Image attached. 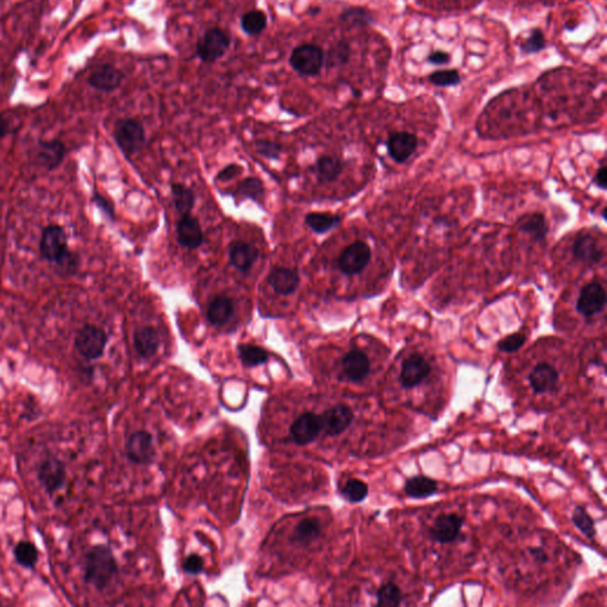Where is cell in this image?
<instances>
[{
    "label": "cell",
    "mask_w": 607,
    "mask_h": 607,
    "mask_svg": "<svg viewBox=\"0 0 607 607\" xmlns=\"http://www.w3.org/2000/svg\"><path fill=\"white\" fill-rule=\"evenodd\" d=\"M56 265L61 268V271L64 272L67 275H71L77 272V268H79V265H80V258L77 255V253L71 252V250H68V252L64 254V255L61 258V259L56 262Z\"/></svg>",
    "instance_id": "cell-45"
},
{
    "label": "cell",
    "mask_w": 607,
    "mask_h": 607,
    "mask_svg": "<svg viewBox=\"0 0 607 607\" xmlns=\"http://www.w3.org/2000/svg\"><path fill=\"white\" fill-rule=\"evenodd\" d=\"M340 216L331 215L329 212H310L305 216V224L316 234H325L340 224Z\"/></svg>",
    "instance_id": "cell-28"
},
{
    "label": "cell",
    "mask_w": 607,
    "mask_h": 607,
    "mask_svg": "<svg viewBox=\"0 0 607 607\" xmlns=\"http://www.w3.org/2000/svg\"><path fill=\"white\" fill-rule=\"evenodd\" d=\"M572 521H573L575 527L578 528L579 531H582L586 538H594L596 533V524L585 509L582 508V507H577L573 511V515H572Z\"/></svg>",
    "instance_id": "cell-38"
},
{
    "label": "cell",
    "mask_w": 607,
    "mask_h": 607,
    "mask_svg": "<svg viewBox=\"0 0 607 607\" xmlns=\"http://www.w3.org/2000/svg\"><path fill=\"white\" fill-rule=\"evenodd\" d=\"M427 61L432 63V64H436V66H443V64H447V63L450 62L451 56L447 52L438 50V52H433L432 54H429Z\"/></svg>",
    "instance_id": "cell-49"
},
{
    "label": "cell",
    "mask_w": 607,
    "mask_h": 607,
    "mask_svg": "<svg viewBox=\"0 0 607 607\" xmlns=\"http://www.w3.org/2000/svg\"><path fill=\"white\" fill-rule=\"evenodd\" d=\"M529 554L536 562L541 563V565H545L549 561L548 554L541 547H533V548L529 549Z\"/></svg>",
    "instance_id": "cell-50"
},
{
    "label": "cell",
    "mask_w": 607,
    "mask_h": 607,
    "mask_svg": "<svg viewBox=\"0 0 607 607\" xmlns=\"http://www.w3.org/2000/svg\"><path fill=\"white\" fill-rule=\"evenodd\" d=\"M93 202H94V204H96V207H98V208L105 214V215L110 217V220H114V217H115V214H114V207L113 204L107 200V198L103 197V196H101L100 194H94Z\"/></svg>",
    "instance_id": "cell-48"
},
{
    "label": "cell",
    "mask_w": 607,
    "mask_h": 607,
    "mask_svg": "<svg viewBox=\"0 0 607 607\" xmlns=\"http://www.w3.org/2000/svg\"><path fill=\"white\" fill-rule=\"evenodd\" d=\"M114 139L125 156H133L146 146V132L137 119H121L115 124Z\"/></svg>",
    "instance_id": "cell-2"
},
{
    "label": "cell",
    "mask_w": 607,
    "mask_h": 607,
    "mask_svg": "<svg viewBox=\"0 0 607 607\" xmlns=\"http://www.w3.org/2000/svg\"><path fill=\"white\" fill-rule=\"evenodd\" d=\"M431 374V366L421 354H413L403 363L400 381L405 388L420 386Z\"/></svg>",
    "instance_id": "cell-12"
},
{
    "label": "cell",
    "mask_w": 607,
    "mask_h": 607,
    "mask_svg": "<svg viewBox=\"0 0 607 607\" xmlns=\"http://www.w3.org/2000/svg\"><path fill=\"white\" fill-rule=\"evenodd\" d=\"M235 194L241 198L242 201L252 200L256 203H261L265 197L264 183L256 177H249L238 184Z\"/></svg>",
    "instance_id": "cell-32"
},
{
    "label": "cell",
    "mask_w": 607,
    "mask_h": 607,
    "mask_svg": "<svg viewBox=\"0 0 607 607\" xmlns=\"http://www.w3.org/2000/svg\"><path fill=\"white\" fill-rule=\"evenodd\" d=\"M371 249L364 241H356L344 249L338 258V268L345 275L359 274L369 264Z\"/></svg>",
    "instance_id": "cell-6"
},
{
    "label": "cell",
    "mask_w": 607,
    "mask_h": 607,
    "mask_svg": "<svg viewBox=\"0 0 607 607\" xmlns=\"http://www.w3.org/2000/svg\"><path fill=\"white\" fill-rule=\"evenodd\" d=\"M13 555H15L16 561L18 565H21L22 567L31 570L36 566L38 557H40V553H38L36 545L31 542L21 541L16 545L15 549H13Z\"/></svg>",
    "instance_id": "cell-35"
},
{
    "label": "cell",
    "mask_w": 607,
    "mask_h": 607,
    "mask_svg": "<svg viewBox=\"0 0 607 607\" xmlns=\"http://www.w3.org/2000/svg\"><path fill=\"white\" fill-rule=\"evenodd\" d=\"M340 19L352 26H366L373 23V16L366 8H349L340 15Z\"/></svg>",
    "instance_id": "cell-40"
},
{
    "label": "cell",
    "mask_w": 607,
    "mask_h": 607,
    "mask_svg": "<svg viewBox=\"0 0 607 607\" xmlns=\"http://www.w3.org/2000/svg\"><path fill=\"white\" fill-rule=\"evenodd\" d=\"M134 348L140 357L151 359L159 348V335L154 326H143L136 330L133 336Z\"/></svg>",
    "instance_id": "cell-24"
},
{
    "label": "cell",
    "mask_w": 607,
    "mask_h": 607,
    "mask_svg": "<svg viewBox=\"0 0 607 607\" xmlns=\"http://www.w3.org/2000/svg\"><path fill=\"white\" fill-rule=\"evenodd\" d=\"M343 373L352 382H361L370 373L369 357L357 349L350 350L342 361Z\"/></svg>",
    "instance_id": "cell-19"
},
{
    "label": "cell",
    "mask_w": 607,
    "mask_h": 607,
    "mask_svg": "<svg viewBox=\"0 0 607 607\" xmlns=\"http://www.w3.org/2000/svg\"><path fill=\"white\" fill-rule=\"evenodd\" d=\"M322 531L320 522L317 519H305L296 524L294 529V540L301 545H308L315 541Z\"/></svg>",
    "instance_id": "cell-34"
},
{
    "label": "cell",
    "mask_w": 607,
    "mask_h": 607,
    "mask_svg": "<svg viewBox=\"0 0 607 607\" xmlns=\"http://www.w3.org/2000/svg\"><path fill=\"white\" fill-rule=\"evenodd\" d=\"M108 337L96 325H84L75 337V349L84 359L96 361L103 357Z\"/></svg>",
    "instance_id": "cell-5"
},
{
    "label": "cell",
    "mask_w": 607,
    "mask_h": 607,
    "mask_svg": "<svg viewBox=\"0 0 607 607\" xmlns=\"http://www.w3.org/2000/svg\"><path fill=\"white\" fill-rule=\"evenodd\" d=\"M324 63L325 54L323 49L312 43L298 45L289 56V66L301 76L318 75Z\"/></svg>",
    "instance_id": "cell-3"
},
{
    "label": "cell",
    "mask_w": 607,
    "mask_h": 607,
    "mask_svg": "<svg viewBox=\"0 0 607 607\" xmlns=\"http://www.w3.org/2000/svg\"><path fill=\"white\" fill-rule=\"evenodd\" d=\"M268 285L279 296H291L298 291L300 277L296 271L287 267L272 268L267 275Z\"/></svg>",
    "instance_id": "cell-16"
},
{
    "label": "cell",
    "mask_w": 607,
    "mask_h": 607,
    "mask_svg": "<svg viewBox=\"0 0 607 607\" xmlns=\"http://www.w3.org/2000/svg\"><path fill=\"white\" fill-rule=\"evenodd\" d=\"M259 258V250L245 241H233L229 245V261L235 270L241 273L247 272L255 264Z\"/></svg>",
    "instance_id": "cell-20"
},
{
    "label": "cell",
    "mask_w": 607,
    "mask_h": 607,
    "mask_svg": "<svg viewBox=\"0 0 607 607\" xmlns=\"http://www.w3.org/2000/svg\"><path fill=\"white\" fill-rule=\"evenodd\" d=\"M242 171H243V168H242L238 164L227 165L226 168H222V170L217 173L216 180L222 182V183H224V182H229V180L235 178V177L238 176Z\"/></svg>",
    "instance_id": "cell-47"
},
{
    "label": "cell",
    "mask_w": 607,
    "mask_h": 607,
    "mask_svg": "<svg viewBox=\"0 0 607 607\" xmlns=\"http://www.w3.org/2000/svg\"><path fill=\"white\" fill-rule=\"evenodd\" d=\"M464 526V519L457 514H444L437 517L429 529V536L433 541L439 543H452L461 535Z\"/></svg>",
    "instance_id": "cell-10"
},
{
    "label": "cell",
    "mask_w": 607,
    "mask_h": 607,
    "mask_svg": "<svg viewBox=\"0 0 607 607\" xmlns=\"http://www.w3.org/2000/svg\"><path fill=\"white\" fill-rule=\"evenodd\" d=\"M68 250L67 235L62 227L52 224L45 228L40 238V252L47 261L56 264Z\"/></svg>",
    "instance_id": "cell-8"
},
{
    "label": "cell",
    "mask_w": 607,
    "mask_h": 607,
    "mask_svg": "<svg viewBox=\"0 0 607 607\" xmlns=\"http://www.w3.org/2000/svg\"><path fill=\"white\" fill-rule=\"evenodd\" d=\"M429 81L438 87H450L461 83V77L456 69L438 70L429 75Z\"/></svg>",
    "instance_id": "cell-41"
},
{
    "label": "cell",
    "mask_w": 607,
    "mask_h": 607,
    "mask_svg": "<svg viewBox=\"0 0 607 607\" xmlns=\"http://www.w3.org/2000/svg\"><path fill=\"white\" fill-rule=\"evenodd\" d=\"M238 357L245 368H254L267 362L270 354L261 347L254 344H240L238 347Z\"/></svg>",
    "instance_id": "cell-30"
},
{
    "label": "cell",
    "mask_w": 607,
    "mask_h": 607,
    "mask_svg": "<svg viewBox=\"0 0 607 607\" xmlns=\"http://www.w3.org/2000/svg\"><path fill=\"white\" fill-rule=\"evenodd\" d=\"M322 419L323 431L330 437H336L342 434L354 421V413L352 410L345 405H337L331 407L330 410H325Z\"/></svg>",
    "instance_id": "cell-14"
},
{
    "label": "cell",
    "mask_w": 607,
    "mask_h": 607,
    "mask_svg": "<svg viewBox=\"0 0 607 607\" xmlns=\"http://www.w3.org/2000/svg\"><path fill=\"white\" fill-rule=\"evenodd\" d=\"M606 303V293L603 286L592 282L584 286L577 301V310L586 318L599 313Z\"/></svg>",
    "instance_id": "cell-13"
},
{
    "label": "cell",
    "mask_w": 607,
    "mask_h": 607,
    "mask_svg": "<svg viewBox=\"0 0 607 607\" xmlns=\"http://www.w3.org/2000/svg\"><path fill=\"white\" fill-rule=\"evenodd\" d=\"M545 48V33H542V30L534 29L531 31V35L528 38L522 42L521 45V50L524 54H536Z\"/></svg>",
    "instance_id": "cell-42"
},
{
    "label": "cell",
    "mask_w": 607,
    "mask_h": 607,
    "mask_svg": "<svg viewBox=\"0 0 607 607\" xmlns=\"http://www.w3.org/2000/svg\"><path fill=\"white\" fill-rule=\"evenodd\" d=\"M594 183H596V187H599L600 189H606L607 168L605 165L601 166V168L598 170V172H596V175L594 176Z\"/></svg>",
    "instance_id": "cell-51"
},
{
    "label": "cell",
    "mask_w": 607,
    "mask_h": 607,
    "mask_svg": "<svg viewBox=\"0 0 607 607\" xmlns=\"http://www.w3.org/2000/svg\"><path fill=\"white\" fill-rule=\"evenodd\" d=\"M124 79L125 75L121 70L112 64H101L89 75L88 83L96 91L110 93L119 88Z\"/></svg>",
    "instance_id": "cell-15"
},
{
    "label": "cell",
    "mask_w": 607,
    "mask_h": 607,
    "mask_svg": "<svg viewBox=\"0 0 607 607\" xmlns=\"http://www.w3.org/2000/svg\"><path fill=\"white\" fill-rule=\"evenodd\" d=\"M8 132H10V124L8 119L3 114H0V139L4 138Z\"/></svg>",
    "instance_id": "cell-52"
},
{
    "label": "cell",
    "mask_w": 607,
    "mask_h": 607,
    "mask_svg": "<svg viewBox=\"0 0 607 607\" xmlns=\"http://www.w3.org/2000/svg\"><path fill=\"white\" fill-rule=\"evenodd\" d=\"M268 19L266 13L260 10L247 12L241 17V28L248 36H259L267 26Z\"/></svg>",
    "instance_id": "cell-33"
},
{
    "label": "cell",
    "mask_w": 607,
    "mask_h": 607,
    "mask_svg": "<svg viewBox=\"0 0 607 607\" xmlns=\"http://www.w3.org/2000/svg\"><path fill=\"white\" fill-rule=\"evenodd\" d=\"M403 600L401 589L393 582L381 586L376 593L377 606L398 607L403 603Z\"/></svg>",
    "instance_id": "cell-36"
},
{
    "label": "cell",
    "mask_w": 607,
    "mask_h": 607,
    "mask_svg": "<svg viewBox=\"0 0 607 607\" xmlns=\"http://www.w3.org/2000/svg\"><path fill=\"white\" fill-rule=\"evenodd\" d=\"M183 570L187 574L197 575L203 572V560L197 554L187 556L184 561Z\"/></svg>",
    "instance_id": "cell-46"
},
{
    "label": "cell",
    "mask_w": 607,
    "mask_h": 607,
    "mask_svg": "<svg viewBox=\"0 0 607 607\" xmlns=\"http://www.w3.org/2000/svg\"><path fill=\"white\" fill-rule=\"evenodd\" d=\"M350 54H352L350 45L347 42L342 40V42H338L337 45H333V48L330 49V52H328L326 63H328V66L330 68L344 66V64H347L349 62Z\"/></svg>",
    "instance_id": "cell-39"
},
{
    "label": "cell",
    "mask_w": 607,
    "mask_h": 607,
    "mask_svg": "<svg viewBox=\"0 0 607 607\" xmlns=\"http://www.w3.org/2000/svg\"><path fill=\"white\" fill-rule=\"evenodd\" d=\"M369 487L363 480H349L340 489V495L350 503H361L368 497Z\"/></svg>",
    "instance_id": "cell-37"
},
{
    "label": "cell",
    "mask_w": 607,
    "mask_h": 607,
    "mask_svg": "<svg viewBox=\"0 0 607 607\" xmlns=\"http://www.w3.org/2000/svg\"><path fill=\"white\" fill-rule=\"evenodd\" d=\"M231 45V35L226 30L212 28L198 40L197 56L202 62H216L227 54Z\"/></svg>",
    "instance_id": "cell-4"
},
{
    "label": "cell",
    "mask_w": 607,
    "mask_h": 607,
    "mask_svg": "<svg viewBox=\"0 0 607 607\" xmlns=\"http://www.w3.org/2000/svg\"><path fill=\"white\" fill-rule=\"evenodd\" d=\"M527 340V337L522 333H512L505 337L503 340H499L497 344L498 349L503 352H515L524 347V343Z\"/></svg>",
    "instance_id": "cell-43"
},
{
    "label": "cell",
    "mask_w": 607,
    "mask_h": 607,
    "mask_svg": "<svg viewBox=\"0 0 607 607\" xmlns=\"http://www.w3.org/2000/svg\"><path fill=\"white\" fill-rule=\"evenodd\" d=\"M559 382V373L548 363H540L529 374V383L536 394L554 392Z\"/></svg>",
    "instance_id": "cell-18"
},
{
    "label": "cell",
    "mask_w": 607,
    "mask_h": 607,
    "mask_svg": "<svg viewBox=\"0 0 607 607\" xmlns=\"http://www.w3.org/2000/svg\"><path fill=\"white\" fill-rule=\"evenodd\" d=\"M177 240L187 249H197L203 245L204 235L196 217L189 214L182 215L177 224Z\"/></svg>",
    "instance_id": "cell-17"
},
{
    "label": "cell",
    "mask_w": 607,
    "mask_h": 607,
    "mask_svg": "<svg viewBox=\"0 0 607 607\" xmlns=\"http://www.w3.org/2000/svg\"><path fill=\"white\" fill-rule=\"evenodd\" d=\"M438 491V482L426 475H415L407 480L405 484V492L407 496L414 499L431 497Z\"/></svg>",
    "instance_id": "cell-27"
},
{
    "label": "cell",
    "mask_w": 607,
    "mask_h": 607,
    "mask_svg": "<svg viewBox=\"0 0 607 607\" xmlns=\"http://www.w3.org/2000/svg\"><path fill=\"white\" fill-rule=\"evenodd\" d=\"M171 196L173 204L180 215L190 214L196 201L194 191L191 190L190 187H185L182 183H173L171 185Z\"/></svg>",
    "instance_id": "cell-31"
},
{
    "label": "cell",
    "mask_w": 607,
    "mask_h": 607,
    "mask_svg": "<svg viewBox=\"0 0 607 607\" xmlns=\"http://www.w3.org/2000/svg\"><path fill=\"white\" fill-rule=\"evenodd\" d=\"M126 454L134 464L145 465L154 457V438L146 431H138L129 437L126 444Z\"/></svg>",
    "instance_id": "cell-11"
},
{
    "label": "cell",
    "mask_w": 607,
    "mask_h": 607,
    "mask_svg": "<svg viewBox=\"0 0 607 607\" xmlns=\"http://www.w3.org/2000/svg\"><path fill=\"white\" fill-rule=\"evenodd\" d=\"M37 478L49 495H54L64 487L67 482V468L59 458L49 457L40 463L37 470Z\"/></svg>",
    "instance_id": "cell-7"
},
{
    "label": "cell",
    "mask_w": 607,
    "mask_h": 607,
    "mask_svg": "<svg viewBox=\"0 0 607 607\" xmlns=\"http://www.w3.org/2000/svg\"><path fill=\"white\" fill-rule=\"evenodd\" d=\"M323 431L322 419L315 413H304L293 422L289 429L293 441L304 446L315 441Z\"/></svg>",
    "instance_id": "cell-9"
},
{
    "label": "cell",
    "mask_w": 607,
    "mask_h": 607,
    "mask_svg": "<svg viewBox=\"0 0 607 607\" xmlns=\"http://www.w3.org/2000/svg\"><path fill=\"white\" fill-rule=\"evenodd\" d=\"M344 163L340 158L333 156H322L313 166L316 176L322 183H331L336 180L343 172Z\"/></svg>",
    "instance_id": "cell-26"
},
{
    "label": "cell",
    "mask_w": 607,
    "mask_h": 607,
    "mask_svg": "<svg viewBox=\"0 0 607 607\" xmlns=\"http://www.w3.org/2000/svg\"><path fill=\"white\" fill-rule=\"evenodd\" d=\"M255 151L261 157L277 161L280 158L282 146L280 144L270 140H258L255 143Z\"/></svg>",
    "instance_id": "cell-44"
},
{
    "label": "cell",
    "mask_w": 607,
    "mask_h": 607,
    "mask_svg": "<svg viewBox=\"0 0 607 607\" xmlns=\"http://www.w3.org/2000/svg\"><path fill=\"white\" fill-rule=\"evenodd\" d=\"M417 137L410 132L394 133L388 139V152L396 163H405L417 150Z\"/></svg>",
    "instance_id": "cell-22"
},
{
    "label": "cell",
    "mask_w": 607,
    "mask_h": 607,
    "mask_svg": "<svg viewBox=\"0 0 607 607\" xmlns=\"http://www.w3.org/2000/svg\"><path fill=\"white\" fill-rule=\"evenodd\" d=\"M235 315L234 301L226 296H216L210 301L207 317L214 326H224L231 322Z\"/></svg>",
    "instance_id": "cell-23"
},
{
    "label": "cell",
    "mask_w": 607,
    "mask_h": 607,
    "mask_svg": "<svg viewBox=\"0 0 607 607\" xmlns=\"http://www.w3.org/2000/svg\"><path fill=\"white\" fill-rule=\"evenodd\" d=\"M519 229L524 234L529 235L534 241H542L548 233L545 216L538 212L524 217L519 222Z\"/></svg>",
    "instance_id": "cell-29"
},
{
    "label": "cell",
    "mask_w": 607,
    "mask_h": 607,
    "mask_svg": "<svg viewBox=\"0 0 607 607\" xmlns=\"http://www.w3.org/2000/svg\"><path fill=\"white\" fill-rule=\"evenodd\" d=\"M573 253L579 261L589 264H599L603 258V249L600 248L596 238L591 235L580 236L575 241Z\"/></svg>",
    "instance_id": "cell-25"
},
{
    "label": "cell",
    "mask_w": 607,
    "mask_h": 607,
    "mask_svg": "<svg viewBox=\"0 0 607 607\" xmlns=\"http://www.w3.org/2000/svg\"><path fill=\"white\" fill-rule=\"evenodd\" d=\"M67 149L64 144L59 140H50V141H40L38 144L37 151V161L40 166L45 170L52 171L59 168L61 163L66 158Z\"/></svg>",
    "instance_id": "cell-21"
},
{
    "label": "cell",
    "mask_w": 607,
    "mask_h": 607,
    "mask_svg": "<svg viewBox=\"0 0 607 607\" xmlns=\"http://www.w3.org/2000/svg\"><path fill=\"white\" fill-rule=\"evenodd\" d=\"M117 573V560L110 547L93 545L84 556V582L99 591L106 589Z\"/></svg>",
    "instance_id": "cell-1"
}]
</instances>
